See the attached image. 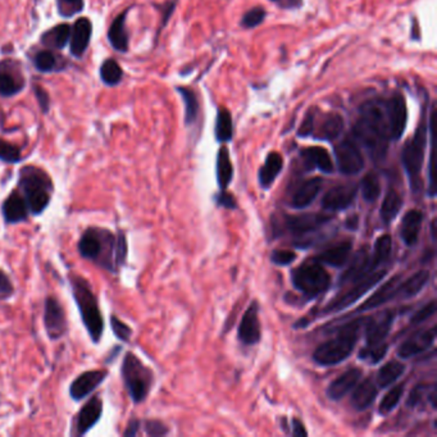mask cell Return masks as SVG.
<instances>
[{"label":"cell","mask_w":437,"mask_h":437,"mask_svg":"<svg viewBox=\"0 0 437 437\" xmlns=\"http://www.w3.org/2000/svg\"><path fill=\"white\" fill-rule=\"evenodd\" d=\"M406 123L408 106L402 94L372 98L359 106L351 138L380 162L386 157L391 141L403 138Z\"/></svg>","instance_id":"cell-1"},{"label":"cell","mask_w":437,"mask_h":437,"mask_svg":"<svg viewBox=\"0 0 437 437\" xmlns=\"http://www.w3.org/2000/svg\"><path fill=\"white\" fill-rule=\"evenodd\" d=\"M79 255L100 268L117 273L126 265L128 244L126 233H113L103 227H89L81 235L77 244Z\"/></svg>","instance_id":"cell-2"},{"label":"cell","mask_w":437,"mask_h":437,"mask_svg":"<svg viewBox=\"0 0 437 437\" xmlns=\"http://www.w3.org/2000/svg\"><path fill=\"white\" fill-rule=\"evenodd\" d=\"M17 186V190L26 201L30 214L40 216L50 206L54 184L45 170L33 165L22 167Z\"/></svg>","instance_id":"cell-3"},{"label":"cell","mask_w":437,"mask_h":437,"mask_svg":"<svg viewBox=\"0 0 437 437\" xmlns=\"http://www.w3.org/2000/svg\"><path fill=\"white\" fill-rule=\"evenodd\" d=\"M70 284L72 287V297L77 305L82 323L89 336L95 344H99L104 332V318L101 316L99 302L93 287L87 278L76 273H70Z\"/></svg>","instance_id":"cell-4"},{"label":"cell","mask_w":437,"mask_h":437,"mask_svg":"<svg viewBox=\"0 0 437 437\" xmlns=\"http://www.w3.org/2000/svg\"><path fill=\"white\" fill-rule=\"evenodd\" d=\"M367 318H357L336 330V336L319 345L313 353L314 362L323 367L336 365L350 357Z\"/></svg>","instance_id":"cell-5"},{"label":"cell","mask_w":437,"mask_h":437,"mask_svg":"<svg viewBox=\"0 0 437 437\" xmlns=\"http://www.w3.org/2000/svg\"><path fill=\"white\" fill-rule=\"evenodd\" d=\"M426 106H424V116L421 118L416 133L405 143L402 153V162L411 182V190L414 192H419L424 185L421 172L424 167V153L427 146V128H428Z\"/></svg>","instance_id":"cell-6"},{"label":"cell","mask_w":437,"mask_h":437,"mask_svg":"<svg viewBox=\"0 0 437 437\" xmlns=\"http://www.w3.org/2000/svg\"><path fill=\"white\" fill-rule=\"evenodd\" d=\"M121 375L128 395L135 404H140L145 400L152 390L154 375L136 354L131 351L126 353L121 365Z\"/></svg>","instance_id":"cell-7"},{"label":"cell","mask_w":437,"mask_h":437,"mask_svg":"<svg viewBox=\"0 0 437 437\" xmlns=\"http://www.w3.org/2000/svg\"><path fill=\"white\" fill-rule=\"evenodd\" d=\"M292 280L294 287L309 299L327 292L331 285V276L317 262L305 263L294 270Z\"/></svg>","instance_id":"cell-8"},{"label":"cell","mask_w":437,"mask_h":437,"mask_svg":"<svg viewBox=\"0 0 437 437\" xmlns=\"http://www.w3.org/2000/svg\"><path fill=\"white\" fill-rule=\"evenodd\" d=\"M386 273L387 272L385 271V270L368 273L367 276L357 281V285L353 286L350 290L345 292L344 295H341V297H338L335 300H332L331 303L323 309V313H326V314L327 313H333V311L336 313V311H343L345 308L354 304L357 300H359L365 294H367L371 289L377 285L378 282H381L384 280L385 276H386Z\"/></svg>","instance_id":"cell-9"},{"label":"cell","mask_w":437,"mask_h":437,"mask_svg":"<svg viewBox=\"0 0 437 437\" xmlns=\"http://www.w3.org/2000/svg\"><path fill=\"white\" fill-rule=\"evenodd\" d=\"M335 158L338 171L346 176H354L365 168V157L359 144L351 136L335 146Z\"/></svg>","instance_id":"cell-10"},{"label":"cell","mask_w":437,"mask_h":437,"mask_svg":"<svg viewBox=\"0 0 437 437\" xmlns=\"http://www.w3.org/2000/svg\"><path fill=\"white\" fill-rule=\"evenodd\" d=\"M44 327L53 341L65 338L68 332L66 311L54 297H48L44 302Z\"/></svg>","instance_id":"cell-11"},{"label":"cell","mask_w":437,"mask_h":437,"mask_svg":"<svg viewBox=\"0 0 437 437\" xmlns=\"http://www.w3.org/2000/svg\"><path fill=\"white\" fill-rule=\"evenodd\" d=\"M26 87V79L17 60H0V96L12 98Z\"/></svg>","instance_id":"cell-12"},{"label":"cell","mask_w":437,"mask_h":437,"mask_svg":"<svg viewBox=\"0 0 437 437\" xmlns=\"http://www.w3.org/2000/svg\"><path fill=\"white\" fill-rule=\"evenodd\" d=\"M103 413V400L99 397H93L81 408L73 419L72 436H84L98 424Z\"/></svg>","instance_id":"cell-13"},{"label":"cell","mask_w":437,"mask_h":437,"mask_svg":"<svg viewBox=\"0 0 437 437\" xmlns=\"http://www.w3.org/2000/svg\"><path fill=\"white\" fill-rule=\"evenodd\" d=\"M331 216H326L322 213L316 214H299V216H285L284 225L286 230L292 232V235H297L303 238L305 235H309L311 232L317 231L321 227L327 225L328 221H331Z\"/></svg>","instance_id":"cell-14"},{"label":"cell","mask_w":437,"mask_h":437,"mask_svg":"<svg viewBox=\"0 0 437 437\" xmlns=\"http://www.w3.org/2000/svg\"><path fill=\"white\" fill-rule=\"evenodd\" d=\"M92 38H93V22L90 18L79 17L74 21L73 26H71V38L68 44L71 55L77 60H81L87 53Z\"/></svg>","instance_id":"cell-15"},{"label":"cell","mask_w":437,"mask_h":437,"mask_svg":"<svg viewBox=\"0 0 437 437\" xmlns=\"http://www.w3.org/2000/svg\"><path fill=\"white\" fill-rule=\"evenodd\" d=\"M106 377L108 371L106 370H93L81 373L70 386V397L74 402L84 400L90 394H93Z\"/></svg>","instance_id":"cell-16"},{"label":"cell","mask_w":437,"mask_h":437,"mask_svg":"<svg viewBox=\"0 0 437 437\" xmlns=\"http://www.w3.org/2000/svg\"><path fill=\"white\" fill-rule=\"evenodd\" d=\"M238 340L245 345L258 344L262 338L260 322H259V305L253 302L246 309L241 322L238 325Z\"/></svg>","instance_id":"cell-17"},{"label":"cell","mask_w":437,"mask_h":437,"mask_svg":"<svg viewBox=\"0 0 437 437\" xmlns=\"http://www.w3.org/2000/svg\"><path fill=\"white\" fill-rule=\"evenodd\" d=\"M358 187L355 185H338L330 189L322 198V208L327 212L344 211L353 204L357 197Z\"/></svg>","instance_id":"cell-18"},{"label":"cell","mask_w":437,"mask_h":437,"mask_svg":"<svg viewBox=\"0 0 437 437\" xmlns=\"http://www.w3.org/2000/svg\"><path fill=\"white\" fill-rule=\"evenodd\" d=\"M394 311H385L378 317H368L365 321V343L367 345H377L384 343L389 336L394 323Z\"/></svg>","instance_id":"cell-19"},{"label":"cell","mask_w":437,"mask_h":437,"mask_svg":"<svg viewBox=\"0 0 437 437\" xmlns=\"http://www.w3.org/2000/svg\"><path fill=\"white\" fill-rule=\"evenodd\" d=\"M345 121L338 113H326L321 114L319 122L313 123L311 136L317 140L333 141L344 133Z\"/></svg>","instance_id":"cell-20"},{"label":"cell","mask_w":437,"mask_h":437,"mask_svg":"<svg viewBox=\"0 0 437 437\" xmlns=\"http://www.w3.org/2000/svg\"><path fill=\"white\" fill-rule=\"evenodd\" d=\"M1 214L8 225L25 222L30 216L26 201L18 190H13L1 204Z\"/></svg>","instance_id":"cell-21"},{"label":"cell","mask_w":437,"mask_h":437,"mask_svg":"<svg viewBox=\"0 0 437 437\" xmlns=\"http://www.w3.org/2000/svg\"><path fill=\"white\" fill-rule=\"evenodd\" d=\"M130 12V8L125 9L113 20L108 28L106 38L111 47L118 53L126 54L130 48V35L127 33L126 20Z\"/></svg>","instance_id":"cell-22"},{"label":"cell","mask_w":437,"mask_h":437,"mask_svg":"<svg viewBox=\"0 0 437 437\" xmlns=\"http://www.w3.org/2000/svg\"><path fill=\"white\" fill-rule=\"evenodd\" d=\"M436 338V327H431L430 330L416 333L411 338L405 340L397 349V355L400 358H411L427 350L431 345L435 343Z\"/></svg>","instance_id":"cell-23"},{"label":"cell","mask_w":437,"mask_h":437,"mask_svg":"<svg viewBox=\"0 0 437 437\" xmlns=\"http://www.w3.org/2000/svg\"><path fill=\"white\" fill-rule=\"evenodd\" d=\"M371 255L368 252V248H360L355 255L351 258L350 263L348 265V268L345 270L343 276L340 278V284L345 282H357L360 278L365 277L368 273H371Z\"/></svg>","instance_id":"cell-24"},{"label":"cell","mask_w":437,"mask_h":437,"mask_svg":"<svg viewBox=\"0 0 437 437\" xmlns=\"http://www.w3.org/2000/svg\"><path fill=\"white\" fill-rule=\"evenodd\" d=\"M300 155L306 170H319L323 173H332L335 170L330 153L322 146L305 148L300 152Z\"/></svg>","instance_id":"cell-25"},{"label":"cell","mask_w":437,"mask_h":437,"mask_svg":"<svg viewBox=\"0 0 437 437\" xmlns=\"http://www.w3.org/2000/svg\"><path fill=\"white\" fill-rule=\"evenodd\" d=\"M323 179L321 177H313L303 181L292 194V206L295 209H304L311 206L317 198L318 194L322 190Z\"/></svg>","instance_id":"cell-26"},{"label":"cell","mask_w":437,"mask_h":437,"mask_svg":"<svg viewBox=\"0 0 437 437\" xmlns=\"http://www.w3.org/2000/svg\"><path fill=\"white\" fill-rule=\"evenodd\" d=\"M360 377H362V371L359 368L348 370L336 380H333L330 386L327 387V391H326L327 397L335 402L341 400L349 391L355 387Z\"/></svg>","instance_id":"cell-27"},{"label":"cell","mask_w":437,"mask_h":437,"mask_svg":"<svg viewBox=\"0 0 437 437\" xmlns=\"http://www.w3.org/2000/svg\"><path fill=\"white\" fill-rule=\"evenodd\" d=\"M400 280H402V276H394L391 280H389L385 285L381 286L377 292L367 299L365 303L358 308L357 313L371 311V309H375V308H377L380 305L385 304L390 300L397 299V285H399Z\"/></svg>","instance_id":"cell-28"},{"label":"cell","mask_w":437,"mask_h":437,"mask_svg":"<svg viewBox=\"0 0 437 437\" xmlns=\"http://www.w3.org/2000/svg\"><path fill=\"white\" fill-rule=\"evenodd\" d=\"M351 250H353V244L350 240L343 241L338 245L330 246L325 249L319 255H317L314 262H317L319 265H331L335 268H340L348 263Z\"/></svg>","instance_id":"cell-29"},{"label":"cell","mask_w":437,"mask_h":437,"mask_svg":"<svg viewBox=\"0 0 437 437\" xmlns=\"http://www.w3.org/2000/svg\"><path fill=\"white\" fill-rule=\"evenodd\" d=\"M71 25L60 23L41 35L40 44L50 50H63L70 44Z\"/></svg>","instance_id":"cell-30"},{"label":"cell","mask_w":437,"mask_h":437,"mask_svg":"<svg viewBox=\"0 0 437 437\" xmlns=\"http://www.w3.org/2000/svg\"><path fill=\"white\" fill-rule=\"evenodd\" d=\"M424 222V214L418 209H411L403 218L402 228H400V236L403 238L406 246H414L417 244L421 228Z\"/></svg>","instance_id":"cell-31"},{"label":"cell","mask_w":437,"mask_h":437,"mask_svg":"<svg viewBox=\"0 0 437 437\" xmlns=\"http://www.w3.org/2000/svg\"><path fill=\"white\" fill-rule=\"evenodd\" d=\"M355 390L350 397V403L353 408L358 411H363L368 409L377 397V386L372 381L371 378H367L363 382L355 385Z\"/></svg>","instance_id":"cell-32"},{"label":"cell","mask_w":437,"mask_h":437,"mask_svg":"<svg viewBox=\"0 0 437 437\" xmlns=\"http://www.w3.org/2000/svg\"><path fill=\"white\" fill-rule=\"evenodd\" d=\"M284 168V158L277 152H271L259 170V184L263 189H270Z\"/></svg>","instance_id":"cell-33"},{"label":"cell","mask_w":437,"mask_h":437,"mask_svg":"<svg viewBox=\"0 0 437 437\" xmlns=\"http://www.w3.org/2000/svg\"><path fill=\"white\" fill-rule=\"evenodd\" d=\"M65 58H60L54 50L50 49H43L33 54V65L36 71L40 73L60 72L66 68L67 63Z\"/></svg>","instance_id":"cell-34"},{"label":"cell","mask_w":437,"mask_h":437,"mask_svg":"<svg viewBox=\"0 0 437 437\" xmlns=\"http://www.w3.org/2000/svg\"><path fill=\"white\" fill-rule=\"evenodd\" d=\"M430 280V272L419 271L397 285V299H409L422 292Z\"/></svg>","instance_id":"cell-35"},{"label":"cell","mask_w":437,"mask_h":437,"mask_svg":"<svg viewBox=\"0 0 437 437\" xmlns=\"http://www.w3.org/2000/svg\"><path fill=\"white\" fill-rule=\"evenodd\" d=\"M214 136L221 144L230 143L233 138V121L231 113L226 106H219L217 109Z\"/></svg>","instance_id":"cell-36"},{"label":"cell","mask_w":437,"mask_h":437,"mask_svg":"<svg viewBox=\"0 0 437 437\" xmlns=\"http://www.w3.org/2000/svg\"><path fill=\"white\" fill-rule=\"evenodd\" d=\"M216 171H217L216 173H217L219 189L226 190L231 184L232 177H233V167H232L231 158H230V152L226 146H222L218 150Z\"/></svg>","instance_id":"cell-37"},{"label":"cell","mask_w":437,"mask_h":437,"mask_svg":"<svg viewBox=\"0 0 437 437\" xmlns=\"http://www.w3.org/2000/svg\"><path fill=\"white\" fill-rule=\"evenodd\" d=\"M177 93L179 94L184 108H185V119L186 126H192L199 118V113H200V104H199L198 96L197 94L192 92V89L187 87H176Z\"/></svg>","instance_id":"cell-38"},{"label":"cell","mask_w":437,"mask_h":437,"mask_svg":"<svg viewBox=\"0 0 437 437\" xmlns=\"http://www.w3.org/2000/svg\"><path fill=\"white\" fill-rule=\"evenodd\" d=\"M402 206H403L402 195L397 190L390 189L386 194L384 203L381 206V218L384 221V223L390 225L391 222L397 218L399 212L402 211Z\"/></svg>","instance_id":"cell-39"},{"label":"cell","mask_w":437,"mask_h":437,"mask_svg":"<svg viewBox=\"0 0 437 437\" xmlns=\"http://www.w3.org/2000/svg\"><path fill=\"white\" fill-rule=\"evenodd\" d=\"M123 70L119 66L118 62L113 58H108L101 63L99 76L101 82L108 87H117L123 79Z\"/></svg>","instance_id":"cell-40"},{"label":"cell","mask_w":437,"mask_h":437,"mask_svg":"<svg viewBox=\"0 0 437 437\" xmlns=\"http://www.w3.org/2000/svg\"><path fill=\"white\" fill-rule=\"evenodd\" d=\"M405 372V365L397 360H390L381 367L377 375V386L380 387H389L395 384L399 378L403 376Z\"/></svg>","instance_id":"cell-41"},{"label":"cell","mask_w":437,"mask_h":437,"mask_svg":"<svg viewBox=\"0 0 437 437\" xmlns=\"http://www.w3.org/2000/svg\"><path fill=\"white\" fill-rule=\"evenodd\" d=\"M391 248H392V238H391L390 235H382L376 240L373 255H372L371 262H370L371 271H375L378 265H382L385 260L389 259L391 254Z\"/></svg>","instance_id":"cell-42"},{"label":"cell","mask_w":437,"mask_h":437,"mask_svg":"<svg viewBox=\"0 0 437 437\" xmlns=\"http://www.w3.org/2000/svg\"><path fill=\"white\" fill-rule=\"evenodd\" d=\"M360 192L367 203H375L381 194V182L377 175L370 172L365 175L360 182Z\"/></svg>","instance_id":"cell-43"},{"label":"cell","mask_w":437,"mask_h":437,"mask_svg":"<svg viewBox=\"0 0 437 437\" xmlns=\"http://www.w3.org/2000/svg\"><path fill=\"white\" fill-rule=\"evenodd\" d=\"M404 389V384H399L397 385V386H394L392 389H390V390L386 392V395H385L384 399L381 400L380 408H378V411H380V413H381L382 416L389 414V413H391V411L397 408V404L400 403V400H402V397H403Z\"/></svg>","instance_id":"cell-44"},{"label":"cell","mask_w":437,"mask_h":437,"mask_svg":"<svg viewBox=\"0 0 437 437\" xmlns=\"http://www.w3.org/2000/svg\"><path fill=\"white\" fill-rule=\"evenodd\" d=\"M389 351V345L381 343L377 345H367L365 349L359 351V358L370 365H377Z\"/></svg>","instance_id":"cell-45"},{"label":"cell","mask_w":437,"mask_h":437,"mask_svg":"<svg viewBox=\"0 0 437 437\" xmlns=\"http://www.w3.org/2000/svg\"><path fill=\"white\" fill-rule=\"evenodd\" d=\"M265 18H267V11L265 8L258 6V7L250 8L249 11H246L244 16L241 17L240 25L245 30H252V28L260 26L265 22Z\"/></svg>","instance_id":"cell-46"},{"label":"cell","mask_w":437,"mask_h":437,"mask_svg":"<svg viewBox=\"0 0 437 437\" xmlns=\"http://www.w3.org/2000/svg\"><path fill=\"white\" fill-rule=\"evenodd\" d=\"M0 160L8 165H16L22 160V152L20 146L9 143L7 140L0 139Z\"/></svg>","instance_id":"cell-47"},{"label":"cell","mask_w":437,"mask_h":437,"mask_svg":"<svg viewBox=\"0 0 437 437\" xmlns=\"http://www.w3.org/2000/svg\"><path fill=\"white\" fill-rule=\"evenodd\" d=\"M55 6L60 17L71 18L84 11L85 3L84 0H55Z\"/></svg>","instance_id":"cell-48"},{"label":"cell","mask_w":437,"mask_h":437,"mask_svg":"<svg viewBox=\"0 0 437 437\" xmlns=\"http://www.w3.org/2000/svg\"><path fill=\"white\" fill-rule=\"evenodd\" d=\"M111 326H112L113 332L116 335V338L123 341V343H128L131 340L133 336V328L130 326L126 325L125 322H122L117 316H112L111 317Z\"/></svg>","instance_id":"cell-49"},{"label":"cell","mask_w":437,"mask_h":437,"mask_svg":"<svg viewBox=\"0 0 437 437\" xmlns=\"http://www.w3.org/2000/svg\"><path fill=\"white\" fill-rule=\"evenodd\" d=\"M176 7H177V0H167L166 3H163L162 6H158L162 20H160V26H159L158 33H157V39L160 35V31L168 25V21L171 20Z\"/></svg>","instance_id":"cell-50"},{"label":"cell","mask_w":437,"mask_h":437,"mask_svg":"<svg viewBox=\"0 0 437 437\" xmlns=\"http://www.w3.org/2000/svg\"><path fill=\"white\" fill-rule=\"evenodd\" d=\"M435 313H436V302L431 300L428 304L424 305L413 314V317L411 318V325H419L424 321H427L428 318L432 317Z\"/></svg>","instance_id":"cell-51"},{"label":"cell","mask_w":437,"mask_h":437,"mask_svg":"<svg viewBox=\"0 0 437 437\" xmlns=\"http://www.w3.org/2000/svg\"><path fill=\"white\" fill-rule=\"evenodd\" d=\"M144 430L149 436H165L170 432L166 424L157 419H146L144 422Z\"/></svg>","instance_id":"cell-52"},{"label":"cell","mask_w":437,"mask_h":437,"mask_svg":"<svg viewBox=\"0 0 437 437\" xmlns=\"http://www.w3.org/2000/svg\"><path fill=\"white\" fill-rule=\"evenodd\" d=\"M33 94H35V98L39 103L40 109L44 114H47L50 109V96L48 94L47 90L40 85H33Z\"/></svg>","instance_id":"cell-53"},{"label":"cell","mask_w":437,"mask_h":437,"mask_svg":"<svg viewBox=\"0 0 437 437\" xmlns=\"http://www.w3.org/2000/svg\"><path fill=\"white\" fill-rule=\"evenodd\" d=\"M297 259V254L292 250H275L272 253V263L277 265H287Z\"/></svg>","instance_id":"cell-54"},{"label":"cell","mask_w":437,"mask_h":437,"mask_svg":"<svg viewBox=\"0 0 437 437\" xmlns=\"http://www.w3.org/2000/svg\"><path fill=\"white\" fill-rule=\"evenodd\" d=\"M14 287L7 273L0 270V297L3 299L11 298L13 295Z\"/></svg>","instance_id":"cell-55"},{"label":"cell","mask_w":437,"mask_h":437,"mask_svg":"<svg viewBox=\"0 0 437 437\" xmlns=\"http://www.w3.org/2000/svg\"><path fill=\"white\" fill-rule=\"evenodd\" d=\"M313 123H314V112L311 111V112L306 113L302 125L299 127L298 133H297L298 138H309V136H311Z\"/></svg>","instance_id":"cell-56"},{"label":"cell","mask_w":437,"mask_h":437,"mask_svg":"<svg viewBox=\"0 0 437 437\" xmlns=\"http://www.w3.org/2000/svg\"><path fill=\"white\" fill-rule=\"evenodd\" d=\"M216 201L219 206H223L227 209H235L236 208V200L233 195L226 192V190H221L218 197H216Z\"/></svg>","instance_id":"cell-57"},{"label":"cell","mask_w":437,"mask_h":437,"mask_svg":"<svg viewBox=\"0 0 437 437\" xmlns=\"http://www.w3.org/2000/svg\"><path fill=\"white\" fill-rule=\"evenodd\" d=\"M424 391H426V387H424V385H418V386H416V387L411 390V394H409V397H408V402H406L408 406H411V408L417 406V405L421 403L422 397H424Z\"/></svg>","instance_id":"cell-58"},{"label":"cell","mask_w":437,"mask_h":437,"mask_svg":"<svg viewBox=\"0 0 437 437\" xmlns=\"http://www.w3.org/2000/svg\"><path fill=\"white\" fill-rule=\"evenodd\" d=\"M270 1L277 4L278 7L282 8V9H287V11L303 7V0H270Z\"/></svg>","instance_id":"cell-59"},{"label":"cell","mask_w":437,"mask_h":437,"mask_svg":"<svg viewBox=\"0 0 437 437\" xmlns=\"http://www.w3.org/2000/svg\"><path fill=\"white\" fill-rule=\"evenodd\" d=\"M140 428H141V421L136 419V418H133L127 424L126 430L123 432V436H136V435H139Z\"/></svg>","instance_id":"cell-60"},{"label":"cell","mask_w":437,"mask_h":437,"mask_svg":"<svg viewBox=\"0 0 437 437\" xmlns=\"http://www.w3.org/2000/svg\"><path fill=\"white\" fill-rule=\"evenodd\" d=\"M292 433H294V436H308V432L305 430L304 424L299 418H294L292 419Z\"/></svg>","instance_id":"cell-61"},{"label":"cell","mask_w":437,"mask_h":437,"mask_svg":"<svg viewBox=\"0 0 437 437\" xmlns=\"http://www.w3.org/2000/svg\"><path fill=\"white\" fill-rule=\"evenodd\" d=\"M345 226L349 228V230H357L358 228V216H351L349 218L346 219Z\"/></svg>","instance_id":"cell-62"},{"label":"cell","mask_w":437,"mask_h":437,"mask_svg":"<svg viewBox=\"0 0 437 437\" xmlns=\"http://www.w3.org/2000/svg\"><path fill=\"white\" fill-rule=\"evenodd\" d=\"M431 236H432L433 241H436V219H433L431 222Z\"/></svg>","instance_id":"cell-63"}]
</instances>
